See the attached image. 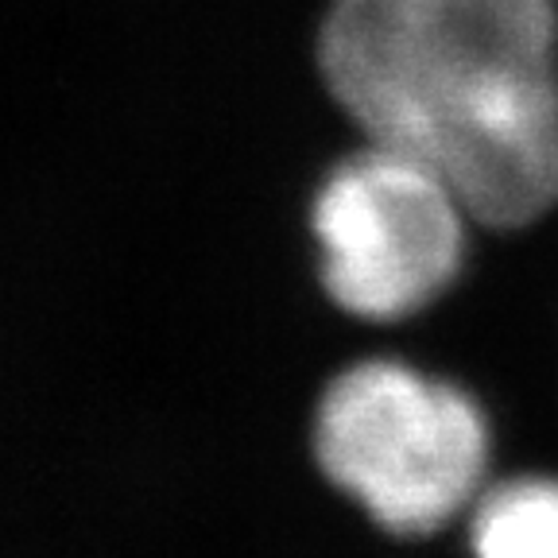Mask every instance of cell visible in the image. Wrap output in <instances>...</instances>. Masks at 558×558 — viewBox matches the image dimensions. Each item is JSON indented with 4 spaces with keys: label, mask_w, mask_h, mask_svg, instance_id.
Masks as SVG:
<instances>
[{
    "label": "cell",
    "mask_w": 558,
    "mask_h": 558,
    "mask_svg": "<svg viewBox=\"0 0 558 558\" xmlns=\"http://www.w3.org/2000/svg\"><path fill=\"white\" fill-rule=\"evenodd\" d=\"M473 558H558V481L520 477L470 508Z\"/></svg>",
    "instance_id": "277c9868"
},
{
    "label": "cell",
    "mask_w": 558,
    "mask_h": 558,
    "mask_svg": "<svg viewBox=\"0 0 558 558\" xmlns=\"http://www.w3.org/2000/svg\"><path fill=\"white\" fill-rule=\"evenodd\" d=\"M314 453L380 527L430 535L485 493L488 423L458 384L400 361H365L326 388Z\"/></svg>",
    "instance_id": "7a4b0ae2"
},
{
    "label": "cell",
    "mask_w": 558,
    "mask_h": 558,
    "mask_svg": "<svg viewBox=\"0 0 558 558\" xmlns=\"http://www.w3.org/2000/svg\"><path fill=\"white\" fill-rule=\"evenodd\" d=\"M470 221L458 191L430 167L365 144L314 198L326 291L368 323L408 318L458 279Z\"/></svg>",
    "instance_id": "3957f363"
},
{
    "label": "cell",
    "mask_w": 558,
    "mask_h": 558,
    "mask_svg": "<svg viewBox=\"0 0 558 558\" xmlns=\"http://www.w3.org/2000/svg\"><path fill=\"white\" fill-rule=\"evenodd\" d=\"M318 62L365 144L430 167L473 221L558 202L555 0H333Z\"/></svg>",
    "instance_id": "6da1fadb"
}]
</instances>
